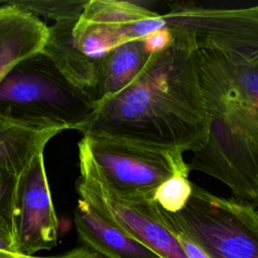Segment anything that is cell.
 <instances>
[{
    "mask_svg": "<svg viewBox=\"0 0 258 258\" xmlns=\"http://www.w3.org/2000/svg\"><path fill=\"white\" fill-rule=\"evenodd\" d=\"M172 34L173 43L151 54L133 84L98 105L80 131L83 136L122 139L181 154L204 147L210 114L200 86L198 49L185 35Z\"/></svg>",
    "mask_w": 258,
    "mask_h": 258,
    "instance_id": "cell-1",
    "label": "cell"
},
{
    "mask_svg": "<svg viewBox=\"0 0 258 258\" xmlns=\"http://www.w3.org/2000/svg\"><path fill=\"white\" fill-rule=\"evenodd\" d=\"M97 105L41 51L14 66L0 82V115L37 127L81 131Z\"/></svg>",
    "mask_w": 258,
    "mask_h": 258,
    "instance_id": "cell-2",
    "label": "cell"
},
{
    "mask_svg": "<svg viewBox=\"0 0 258 258\" xmlns=\"http://www.w3.org/2000/svg\"><path fill=\"white\" fill-rule=\"evenodd\" d=\"M156 204V203H155ZM160 221L198 244L209 258H258V211L194 183L186 206L169 213L156 204Z\"/></svg>",
    "mask_w": 258,
    "mask_h": 258,
    "instance_id": "cell-3",
    "label": "cell"
},
{
    "mask_svg": "<svg viewBox=\"0 0 258 258\" xmlns=\"http://www.w3.org/2000/svg\"><path fill=\"white\" fill-rule=\"evenodd\" d=\"M210 114L209 135L194 153L190 170L211 175L231 190L233 199L258 204V133L215 95L202 91Z\"/></svg>",
    "mask_w": 258,
    "mask_h": 258,
    "instance_id": "cell-4",
    "label": "cell"
},
{
    "mask_svg": "<svg viewBox=\"0 0 258 258\" xmlns=\"http://www.w3.org/2000/svg\"><path fill=\"white\" fill-rule=\"evenodd\" d=\"M79 157L89 162L110 192L122 198H152L167 178L190 171L181 153L104 136L84 135Z\"/></svg>",
    "mask_w": 258,
    "mask_h": 258,
    "instance_id": "cell-5",
    "label": "cell"
},
{
    "mask_svg": "<svg viewBox=\"0 0 258 258\" xmlns=\"http://www.w3.org/2000/svg\"><path fill=\"white\" fill-rule=\"evenodd\" d=\"M164 27L187 36L197 49L213 48L246 57L258 55V4L217 8L192 1L169 3Z\"/></svg>",
    "mask_w": 258,
    "mask_h": 258,
    "instance_id": "cell-6",
    "label": "cell"
},
{
    "mask_svg": "<svg viewBox=\"0 0 258 258\" xmlns=\"http://www.w3.org/2000/svg\"><path fill=\"white\" fill-rule=\"evenodd\" d=\"M77 190L103 219L147 246L162 258H187L175 237L160 221L150 197L122 198L110 192L89 162L79 157Z\"/></svg>",
    "mask_w": 258,
    "mask_h": 258,
    "instance_id": "cell-7",
    "label": "cell"
},
{
    "mask_svg": "<svg viewBox=\"0 0 258 258\" xmlns=\"http://www.w3.org/2000/svg\"><path fill=\"white\" fill-rule=\"evenodd\" d=\"M157 12L135 1L89 0L73 27L72 42L100 72L111 50L157 30Z\"/></svg>",
    "mask_w": 258,
    "mask_h": 258,
    "instance_id": "cell-8",
    "label": "cell"
},
{
    "mask_svg": "<svg viewBox=\"0 0 258 258\" xmlns=\"http://www.w3.org/2000/svg\"><path fill=\"white\" fill-rule=\"evenodd\" d=\"M203 91L217 96L258 133V55L246 57L219 49H198Z\"/></svg>",
    "mask_w": 258,
    "mask_h": 258,
    "instance_id": "cell-9",
    "label": "cell"
},
{
    "mask_svg": "<svg viewBox=\"0 0 258 258\" xmlns=\"http://www.w3.org/2000/svg\"><path fill=\"white\" fill-rule=\"evenodd\" d=\"M58 221L47 181L43 152L19 175L16 199V244L20 255L33 256L57 243Z\"/></svg>",
    "mask_w": 258,
    "mask_h": 258,
    "instance_id": "cell-10",
    "label": "cell"
},
{
    "mask_svg": "<svg viewBox=\"0 0 258 258\" xmlns=\"http://www.w3.org/2000/svg\"><path fill=\"white\" fill-rule=\"evenodd\" d=\"M48 26L39 17L3 1L0 4V82L22 59L42 50Z\"/></svg>",
    "mask_w": 258,
    "mask_h": 258,
    "instance_id": "cell-11",
    "label": "cell"
},
{
    "mask_svg": "<svg viewBox=\"0 0 258 258\" xmlns=\"http://www.w3.org/2000/svg\"><path fill=\"white\" fill-rule=\"evenodd\" d=\"M74 221L83 245L105 258H162L107 222L82 199L75 209Z\"/></svg>",
    "mask_w": 258,
    "mask_h": 258,
    "instance_id": "cell-12",
    "label": "cell"
},
{
    "mask_svg": "<svg viewBox=\"0 0 258 258\" xmlns=\"http://www.w3.org/2000/svg\"><path fill=\"white\" fill-rule=\"evenodd\" d=\"M63 131L19 123L0 115V167L20 175L47 142Z\"/></svg>",
    "mask_w": 258,
    "mask_h": 258,
    "instance_id": "cell-13",
    "label": "cell"
},
{
    "mask_svg": "<svg viewBox=\"0 0 258 258\" xmlns=\"http://www.w3.org/2000/svg\"><path fill=\"white\" fill-rule=\"evenodd\" d=\"M149 58L150 54L145 51L141 39L128 41L111 50L100 67L95 94L97 107L133 84Z\"/></svg>",
    "mask_w": 258,
    "mask_h": 258,
    "instance_id": "cell-14",
    "label": "cell"
},
{
    "mask_svg": "<svg viewBox=\"0 0 258 258\" xmlns=\"http://www.w3.org/2000/svg\"><path fill=\"white\" fill-rule=\"evenodd\" d=\"M19 175L0 167V236L18 251L16 244V199ZM19 253V252H18Z\"/></svg>",
    "mask_w": 258,
    "mask_h": 258,
    "instance_id": "cell-15",
    "label": "cell"
},
{
    "mask_svg": "<svg viewBox=\"0 0 258 258\" xmlns=\"http://www.w3.org/2000/svg\"><path fill=\"white\" fill-rule=\"evenodd\" d=\"M89 0H9L10 3L34 16H43L55 22L78 20Z\"/></svg>",
    "mask_w": 258,
    "mask_h": 258,
    "instance_id": "cell-16",
    "label": "cell"
},
{
    "mask_svg": "<svg viewBox=\"0 0 258 258\" xmlns=\"http://www.w3.org/2000/svg\"><path fill=\"white\" fill-rule=\"evenodd\" d=\"M187 176L186 172H178L167 178L154 190L152 200L166 212L181 211L186 206L194 187Z\"/></svg>",
    "mask_w": 258,
    "mask_h": 258,
    "instance_id": "cell-17",
    "label": "cell"
},
{
    "mask_svg": "<svg viewBox=\"0 0 258 258\" xmlns=\"http://www.w3.org/2000/svg\"><path fill=\"white\" fill-rule=\"evenodd\" d=\"M141 40L145 51L151 55L168 48L173 43V34L170 29L164 27L150 32Z\"/></svg>",
    "mask_w": 258,
    "mask_h": 258,
    "instance_id": "cell-18",
    "label": "cell"
},
{
    "mask_svg": "<svg viewBox=\"0 0 258 258\" xmlns=\"http://www.w3.org/2000/svg\"><path fill=\"white\" fill-rule=\"evenodd\" d=\"M169 232L175 237L187 258H209L205 251L185 234L174 230H169Z\"/></svg>",
    "mask_w": 258,
    "mask_h": 258,
    "instance_id": "cell-19",
    "label": "cell"
},
{
    "mask_svg": "<svg viewBox=\"0 0 258 258\" xmlns=\"http://www.w3.org/2000/svg\"><path fill=\"white\" fill-rule=\"evenodd\" d=\"M18 258H105L101 255H99L98 253L92 251L91 249L82 246V247H78L75 248L73 250H70L63 254L60 255H56V256H23L20 255Z\"/></svg>",
    "mask_w": 258,
    "mask_h": 258,
    "instance_id": "cell-20",
    "label": "cell"
},
{
    "mask_svg": "<svg viewBox=\"0 0 258 258\" xmlns=\"http://www.w3.org/2000/svg\"><path fill=\"white\" fill-rule=\"evenodd\" d=\"M20 255L19 254H14V253H9L3 250H0V258H18Z\"/></svg>",
    "mask_w": 258,
    "mask_h": 258,
    "instance_id": "cell-21",
    "label": "cell"
},
{
    "mask_svg": "<svg viewBox=\"0 0 258 258\" xmlns=\"http://www.w3.org/2000/svg\"><path fill=\"white\" fill-rule=\"evenodd\" d=\"M1 3H3V1H0V4H1Z\"/></svg>",
    "mask_w": 258,
    "mask_h": 258,
    "instance_id": "cell-22",
    "label": "cell"
}]
</instances>
